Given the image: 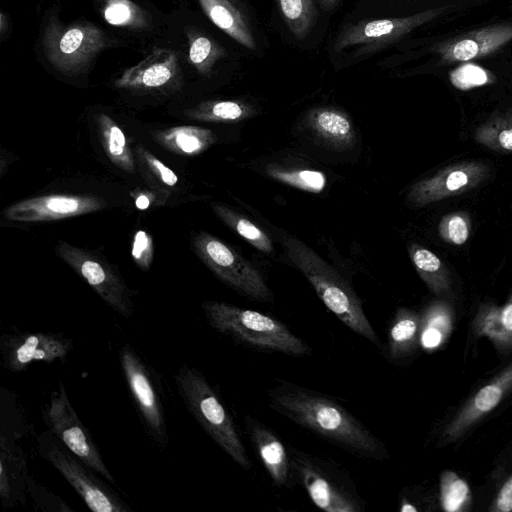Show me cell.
I'll return each instance as SVG.
<instances>
[{
    "instance_id": "6da1fadb",
    "label": "cell",
    "mask_w": 512,
    "mask_h": 512,
    "mask_svg": "<svg viewBox=\"0 0 512 512\" xmlns=\"http://www.w3.org/2000/svg\"><path fill=\"white\" fill-rule=\"evenodd\" d=\"M269 406L298 426L358 457L389 458L384 443L332 398L294 383L277 380L267 391Z\"/></svg>"
},
{
    "instance_id": "b9f144b4",
    "label": "cell",
    "mask_w": 512,
    "mask_h": 512,
    "mask_svg": "<svg viewBox=\"0 0 512 512\" xmlns=\"http://www.w3.org/2000/svg\"><path fill=\"white\" fill-rule=\"evenodd\" d=\"M492 509L500 512L512 511V476L502 486Z\"/></svg>"
},
{
    "instance_id": "836d02e7",
    "label": "cell",
    "mask_w": 512,
    "mask_h": 512,
    "mask_svg": "<svg viewBox=\"0 0 512 512\" xmlns=\"http://www.w3.org/2000/svg\"><path fill=\"white\" fill-rule=\"evenodd\" d=\"M475 328L478 334L490 338L500 349L512 347V338L503 330L499 320V308L486 306L479 311Z\"/></svg>"
},
{
    "instance_id": "f546056e",
    "label": "cell",
    "mask_w": 512,
    "mask_h": 512,
    "mask_svg": "<svg viewBox=\"0 0 512 512\" xmlns=\"http://www.w3.org/2000/svg\"><path fill=\"white\" fill-rule=\"evenodd\" d=\"M251 113V107L243 102L223 100L201 103L187 115L200 121L227 122L241 120Z\"/></svg>"
},
{
    "instance_id": "ffe728a7",
    "label": "cell",
    "mask_w": 512,
    "mask_h": 512,
    "mask_svg": "<svg viewBox=\"0 0 512 512\" xmlns=\"http://www.w3.org/2000/svg\"><path fill=\"white\" fill-rule=\"evenodd\" d=\"M199 1L206 15L219 29L245 48H256L250 23L234 0Z\"/></svg>"
},
{
    "instance_id": "d6986e66",
    "label": "cell",
    "mask_w": 512,
    "mask_h": 512,
    "mask_svg": "<svg viewBox=\"0 0 512 512\" xmlns=\"http://www.w3.org/2000/svg\"><path fill=\"white\" fill-rule=\"evenodd\" d=\"M175 56L168 50H157L136 66L128 69L116 82L123 88H156L168 83L174 74Z\"/></svg>"
},
{
    "instance_id": "60d3db41",
    "label": "cell",
    "mask_w": 512,
    "mask_h": 512,
    "mask_svg": "<svg viewBox=\"0 0 512 512\" xmlns=\"http://www.w3.org/2000/svg\"><path fill=\"white\" fill-rule=\"evenodd\" d=\"M27 489L30 491L33 499L36 501L45 499L39 506L46 510L47 501L52 506V510L57 511H70L71 508L66 506V504L57 496L51 494L48 490L39 487L33 480L30 478L27 479Z\"/></svg>"
},
{
    "instance_id": "74e56055",
    "label": "cell",
    "mask_w": 512,
    "mask_h": 512,
    "mask_svg": "<svg viewBox=\"0 0 512 512\" xmlns=\"http://www.w3.org/2000/svg\"><path fill=\"white\" fill-rule=\"evenodd\" d=\"M131 255L135 264L141 270H149L153 261L154 245L153 238L147 231L138 230L134 234Z\"/></svg>"
},
{
    "instance_id": "603a6c76",
    "label": "cell",
    "mask_w": 512,
    "mask_h": 512,
    "mask_svg": "<svg viewBox=\"0 0 512 512\" xmlns=\"http://www.w3.org/2000/svg\"><path fill=\"white\" fill-rule=\"evenodd\" d=\"M421 321L417 314L400 309L388 332L387 352L391 360L397 361L413 352L420 341Z\"/></svg>"
},
{
    "instance_id": "1f68e13d",
    "label": "cell",
    "mask_w": 512,
    "mask_h": 512,
    "mask_svg": "<svg viewBox=\"0 0 512 512\" xmlns=\"http://www.w3.org/2000/svg\"><path fill=\"white\" fill-rule=\"evenodd\" d=\"M440 502L443 510L459 512L471 502V492L467 482L455 472L444 471L440 478Z\"/></svg>"
},
{
    "instance_id": "d590c367",
    "label": "cell",
    "mask_w": 512,
    "mask_h": 512,
    "mask_svg": "<svg viewBox=\"0 0 512 512\" xmlns=\"http://www.w3.org/2000/svg\"><path fill=\"white\" fill-rule=\"evenodd\" d=\"M136 151L139 161L144 166L146 172L152 177V180L166 187H174L178 183L176 173L149 150L139 145Z\"/></svg>"
},
{
    "instance_id": "7bdbcfd3",
    "label": "cell",
    "mask_w": 512,
    "mask_h": 512,
    "mask_svg": "<svg viewBox=\"0 0 512 512\" xmlns=\"http://www.w3.org/2000/svg\"><path fill=\"white\" fill-rule=\"evenodd\" d=\"M499 320L503 330L512 338V298L499 308Z\"/></svg>"
},
{
    "instance_id": "7a4b0ae2",
    "label": "cell",
    "mask_w": 512,
    "mask_h": 512,
    "mask_svg": "<svg viewBox=\"0 0 512 512\" xmlns=\"http://www.w3.org/2000/svg\"><path fill=\"white\" fill-rule=\"evenodd\" d=\"M208 324L219 334L246 347L290 356L311 354V347L280 320L220 301H204Z\"/></svg>"
},
{
    "instance_id": "83f0119b",
    "label": "cell",
    "mask_w": 512,
    "mask_h": 512,
    "mask_svg": "<svg viewBox=\"0 0 512 512\" xmlns=\"http://www.w3.org/2000/svg\"><path fill=\"white\" fill-rule=\"evenodd\" d=\"M420 332V343L423 348L433 350L447 339L452 329V316L449 308L437 303L427 311Z\"/></svg>"
},
{
    "instance_id": "3957f363",
    "label": "cell",
    "mask_w": 512,
    "mask_h": 512,
    "mask_svg": "<svg viewBox=\"0 0 512 512\" xmlns=\"http://www.w3.org/2000/svg\"><path fill=\"white\" fill-rule=\"evenodd\" d=\"M284 247L290 260L309 281L325 306L346 327L381 346V340L369 322L358 296L341 275L295 237H285Z\"/></svg>"
},
{
    "instance_id": "7402d4cb",
    "label": "cell",
    "mask_w": 512,
    "mask_h": 512,
    "mask_svg": "<svg viewBox=\"0 0 512 512\" xmlns=\"http://www.w3.org/2000/svg\"><path fill=\"white\" fill-rule=\"evenodd\" d=\"M309 127L316 135L336 147H347L354 141L355 131L350 118L333 107H318L308 114Z\"/></svg>"
},
{
    "instance_id": "277c9868",
    "label": "cell",
    "mask_w": 512,
    "mask_h": 512,
    "mask_svg": "<svg viewBox=\"0 0 512 512\" xmlns=\"http://www.w3.org/2000/svg\"><path fill=\"white\" fill-rule=\"evenodd\" d=\"M174 378L183 403L201 428L236 464L245 470L251 469L235 422L206 377L198 369L184 364Z\"/></svg>"
},
{
    "instance_id": "2e32d148",
    "label": "cell",
    "mask_w": 512,
    "mask_h": 512,
    "mask_svg": "<svg viewBox=\"0 0 512 512\" xmlns=\"http://www.w3.org/2000/svg\"><path fill=\"white\" fill-rule=\"evenodd\" d=\"M244 424L250 442L274 485L280 488L290 486L294 480L290 455L282 440L253 416L246 415Z\"/></svg>"
},
{
    "instance_id": "cb8c5ba5",
    "label": "cell",
    "mask_w": 512,
    "mask_h": 512,
    "mask_svg": "<svg viewBox=\"0 0 512 512\" xmlns=\"http://www.w3.org/2000/svg\"><path fill=\"white\" fill-rule=\"evenodd\" d=\"M97 126L101 144L110 161L123 171L134 173V156L122 129L106 114L97 116Z\"/></svg>"
},
{
    "instance_id": "ee69618b",
    "label": "cell",
    "mask_w": 512,
    "mask_h": 512,
    "mask_svg": "<svg viewBox=\"0 0 512 512\" xmlns=\"http://www.w3.org/2000/svg\"><path fill=\"white\" fill-rule=\"evenodd\" d=\"M153 200H154L153 194H150L147 192H141V193H138L137 196L135 197L134 203L138 209L145 210L151 205Z\"/></svg>"
},
{
    "instance_id": "5bb4252c",
    "label": "cell",
    "mask_w": 512,
    "mask_h": 512,
    "mask_svg": "<svg viewBox=\"0 0 512 512\" xmlns=\"http://www.w3.org/2000/svg\"><path fill=\"white\" fill-rule=\"evenodd\" d=\"M489 174V167L481 161L457 162L415 183L407 194V199L412 205L423 207L470 191Z\"/></svg>"
},
{
    "instance_id": "9c48e42d",
    "label": "cell",
    "mask_w": 512,
    "mask_h": 512,
    "mask_svg": "<svg viewBox=\"0 0 512 512\" xmlns=\"http://www.w3.org/2000/svg\"><path fill=\"white\" fill-rule=\"evenodd\" d=\"M56 254L66 262L112 309L122 316H132L131 293L121 275L105 260L89 250L60 240Z\"/></svg>"
},
{
    "instance_id": "9a60e30c",
    "label": "cell",
    "mask_w": 512,
    "mask_h": 512,
    "mask_svg": "<svg viewBox=\"0 0 512 512\" xmlns=\"http://www.w3.org/2000/svg\"><path fill=\"white\" fill-rule=\"evenodd\" d=\"M512 41V23L500 22L476 28L431 47L441 65L468 62L488 56Z\"/></svg>"
},
{
    "instance_id": "f1b7e54d",
    "label": "cell",
    "mask_w": 512,
    "mask_h": 512,
    "mask_svg": "<svg viewBox=\"0 0 512 512\" xmlns=\"http://www.w3.org/2000/svg\"><path fill=\"white\" fill-rule=\"evenodd\" d=\"M282 17L290 32L303 40L310 33L316 19L313 0H277Z\"/></svg>"
},
{
    "instance_id": "44dd1931",
    "label": "cell",
    "mask_w": 512,
    "mask_h": 512,
    "mask_svg": "<svg viewBox=\"0 0 512 512\" xmlns=\"http://www.w3.org/2000/svg\"><path fill=\"white\" fill-rule=\"evenodd\" d=\"M151 135L165 149L182 156L199 155L216 141L210 129L191 125L153 131Z\"/></svg>"
},
{
    "instance_id": "52a82bcc",
    "label": "cell",
    "mask_w": 512,
    "mask_h": 512,
    "mask_svg": "<svg viewBox=\"0 0 512 512\" xmlns=\"http://www.w3.org/2000/svg\"><path fill=\"white\" fill-rule=\"evenodd\" d=\"M449 6L428 9L405 17L362 20L344 27L333 48L350 50V56L363 59L395 43L414 29L436 19Z\"/></svg>"
},
{
    "instance_id": "5b68a950",
    "label": "cell",
    "mask_w": 512,
    "mask_h": 512,
    "mask_svg": "<svg viewBox=\"0 0 512 512\" xmlns=\"http://www.w3.org/2000/svg\"><path fill=\"white\" fill-rule=\"evenodd\" d=\"M293 479L327 512H362L365 504L350 476L333 461L291 448Z\"/></svg>"
},
{
    "instance_id": "8992f818",
    "label": "cell",
    "mask_w": 512,
    "mask_h": 512,
    "mask_svg": "<svg viewBox=\"0 0 512 512\" xmlns=\"http://www.w3.org/2000/svg\"><path fill=\"white\" fill-rule=\"evenodd\" d=\"M191 243L198 258L224 284L250 300L273 301V294L260 272L222 240L200 231L193 234Z\"/></svg>"
},
{
    "instance_id": "f35d334b",
    "label": "cell",
    "mask_w": 512,
    "mask_h": 512,
    "mask_svg": "<svg viewBox=\"0 0 512 512\" xmlns=\"http://www.w3.org/2000/svg\"><path fill=\"white\" fill-rule=\"evenodd\" d=\"M134 14V7L128 0H109L104 10V18L111 25H127Z\"/></svg>"
},
{
    "instance_id": "30bf717a",
    "label": "cell",
    "mask_w": 512,
    "mask_h": 512,
    "mask_svg": "<svg viewBox=\"0 0 512 512\" xmlns=\"http://www.w3.org/2000/svg\"><path fill=\"white\" fill-rule=\"evenodd\" d=\"M44 419L50 431L71 453L105 480L116 485L112 473L103 461L89 431L71 405L65 386L61 382L57 390L51 394L50 402L44 412Z\"/></svg>"
},
{
    "instance_id": "e0dca14e",
    "label": "cell",
    "mask_w": 512,
    "mask_h": 512,
    "mask_svg": "<svg viewBox=\"0 0 512 512\" xmlns=\"http://www.w3.org/2000/svg\"><path fill=\"white\" fill-rule=\"evenodd\" d=\"M512 389V363L479 389L457 413L444 431L445 439L455 440L491 412Z\"/></svg>"
},
{
    "instance_id": "d6a6232c",
    "label": "cell",
    "mask_w": 512,
    "mask_h": 512,
    "mask_svg": "<svg viewBox=\"0 0 512 512\" xmlns=\"http://www.w3.org/2000/svg\"><path fill=\"white\" fill-rule=\"evenodd\" d=\"M267 173L270 177L281 183L307 192L319 193L326 185L325 175L317 170H281L269 168Z\"/></svg>"
},
{
    "instance_id": "f6af8a7d",
    "label": "cell",
    "mask_w": 512,
    "mask_h": 512,
    "mask_svg": "<svg viewBox=\"0 0 512 512\" xmlns=\"http://www.w3.org/2000/svg\"><path fill=\"white\" fill-rule=\"evenodd\" d=\"M320 5L325 10H332L335 8L340 0H319Z\"/></svg>"
},
{
    "instance_id": "d4e9b609",
    "label": "cell",
    "mask_w": 512,
    "mask_h": 512,
    "mask_svg": "<svg viewBox=\"0 0 512 512\" xmlns=\"http://www.w3.org/2000/svg\"><path fill=\"white\" fill-rule=\"evenodd\" d=\"M409 254L417 273L432 292L440 294L449 289V273L438 256L415 244L410 246Z\"/></svg>"
},
{
    "instance_id": "7c38bea8",
    "label": "cell",
    "mask_w": 512,
    "mask_h": 512,
    "mask_svg": "<svg viewBox=\"0 0 512 512\" xmlns=\"http://www.w3.org/2000/svg\"><path fill=\"white\" fill-rule=\"evenodd\" d=\"M107 201L94 194H47L17 201L2 215L17 222H49L102 210Z\"/></svg>"
},
{
    "instance_id": "484cf974",
    "label": "cell",
    "mask_w": 512,
    "mask_h": 512,
    "mask_svg": "<svg viewBox=\"0 0 512 512\" xmlns=\"http://www.w3.org/2000/svg\"><path fill=\"white\" fill-rule=\"evenodd\" d=\"M475 140L494 151L512 152V111L496 113L481 124Z\"/></svg>"
},
{
    "instance_id": "ba28073f",
    "label": "cell",
    "mask_w": 512,
    "mask_h": 512,
    "mask_svg": "<svg viewBox=\"0 0 512 512\" xmlns=\"http://www.w3.org/2000/svg\"><path fill=\"white\" fill-rule=\"evenodd\" d=\"M51 433V431L44 433L40 437L41 454L66 479L90 510L94 512L131 511L129 505L115 491L96 477L93 469L54 441Z\"/></svg>"
},
{
    "instance_id": "4dcf8cb0",
    "label": "cell",
    "mask_w": 512,
    "mask_h": 512,
    "mask_svg": "<svg viewBox=\"0 0 512 512\" xmlns=\"http://www.w3.org/2000/svg\"><path fill=\"white\" fill-rule=\"evenodd\" d=\"M100 38L95 29L88 26H76L68 29L58 42V51L69 61L79 60L82 56L96 49Z\"/></svg>"
},
{
    "instance_id": "8fae6325",
    "label": "cell",
    "mask_w": 512,
    "mask_h": 512,
    "mask_svg": "<svg viewBox=\"0 0 512 512\" xmlns=\"http://www.w3.org/2000/svg\"><path fill=\"white\" fill-rule=\"evenodd\" d=\"M119 361L146 430L159 445L165 446L168 436L163 401L152 370L130 344L121 347Z\"/></svg>"
},
{
    "instance_id": "4fadbf2b",
    "label": "cell",
    "mask_w": 512,
    "mask_h": 512,
    "mask_svg": "<svg viewBox=\"0 0 512 512\" xmlns=\"http://www.w3.org/2000/svg\"><path fill=\"white\" fill-rule=\"evenodd\" d=\"M71 338L52 332H17L1 337L0 350L5 369L20 372L36 362L65 360L73 350Z\"/></svg>"
},
{
    "instance_id": "8d00e7d4",
    "label": "cell",
    "mask_w": 512,
    "mask_h": 512,
    "mask_svg": "<svg viewBox=\"0 0 512 512\" xmlns=\"http://www.w3.org/2000/svg\"><path fill=\"white\" fill-rule=\"evenodd\" d=\"M222 54L221 48L214 46L212 41L204 36L195 38L189 50V57L192 63L208 70L213 61Z\"/></svg>"
},
{
    "instance_id": "4316f807",
    "label": "cell",
    "mask_w": 512,
    "mask_h": 512,
    "mask_svg": "<svg viewBox=\"0 0 512 512\" xmlns=\"http://www.w3.org/2000/svg\"><path fill=\"white\" fill-rule=\"evenodd\" d=\"M215 214L249 244L264 253L273 251L270 237L253 222L221 203H212Z\"/></svg>"
},
{
    "instance_id": "ac0fdd59",
    "label": "cell",
    "mask_w": 512,
    "mask_h": 512,
    "mask_svg": "<svg viewBox=\"0 0 512 512\" xmlns=\"http://www.w3.org/2000/svg\"><path fill=\"white\" fill-rule=\"evenodd\" d=\"M27 465L22 448L14 436L0 433V498L3 507H11L24 495L27 487Z\"/></svg>"
},
{
    "instance_id": "ab89813d",
    "label": "cell",
    "mask_w": 512,
    "mask_h": 512,
    "mask_svg": "<svg viewBox=\"0 0 512 512\" xmlns=\"http://www.w3.org/2000/svg\"><path fill=\"white\" fill-rule=\"evenodd\" d=\"M489 77L480 68H460L451 76L453 85L459 89H469L487 83Z\"/></svg>"
},
{
    "instance_id": "e575fe53",
    "label": "cell",
    "mask_w": 512,
    "mask_h": 512,
    "mask_svg": "<svg viewBox=\"0 0 512 512\" xmlns=\"http://www.w3.org/2000/svg\"><path fill=\"white\" fill-rule=\"evenodd\" d=\"M471 220L463 211L452 212L442 217L438 231L440 237L448 244L461 246L470 235Z\"/></svg>"
}]
</instances>
